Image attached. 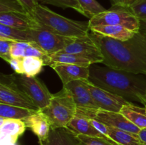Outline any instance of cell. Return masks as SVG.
<instances>
[{
    "label": "cell",
    "instance_id": "obj_1",
    "mask_svg": "<svg viewBox=\"0 0 146 145\" xmlns=\"http://www.w3.org/2000/svg\"><path fill=\"white\" fill-rule=\"evenodd\" d=\"M104 56L102 64L109 68L146 75V40L139 32L126 41L104 36L90 31Z\"/></svg>",
    "mask_w": 146,
    "mask_h": 145
},
{
    "label": "cell",
    "instance_id": "obj_2",
    "mask_svg": "<svg viewBox=\"0 0 146 145\" xmlns=\"http://www.w3.org/2000/svg\"><path fill=\"white\" fill-rule=\"evenodd\" d=\"M88 80L129 102H140V97L146 94V75L113 69L105 65L92 64Z\"/></svg>",
    "mask_w": 146,
    "mask_h": 145
},
{
    "label": "cell",
    "instance_id": "obj_3",
    "mask_svg": "<svg viewBox=\"0 0 146 145\" xmlns=\"http://www.w3.org/2000/svg\"><path fill=\"white\" fill-rule=\"evenodd\" d=\"M40 28L71 38L84 36L89 33L88 23L70 19L38 4L31 14Z\"/></svg>",
    "mask_w": 146,
    "mask_h": 145
},
{
    "label": "cell",
    "instance_id": "obj_4",
    "mask_svg": "<svg viewBox=\"0 0 146 145\" xmlns=\"http://www.w3.org/2000/svg\"><path fill=\"white\" fill-rule=\"evenodd\" d=\"M77 105L71 92L65 87L56 94H53L48 106L41 109L46 116L51 128L67 127L75 116Z\"/></svg>",
    "mask_w": 146,
    "mask_h": 145
},
{
    "label": "cell",
    "instance_id": "obj_5",
    "mask_svg": "<svg viewBox=\"0 0 146 145\" xmlns=\"http://www.w3.org/2000/svg\"><path fill=\"white\" fill-rule=\"evenodd\" d=\"M89 28L100 25H120L139 32L141 21L128 8L112 7L110 9L95 16L88 21Z\"/></svg>",
    "mask_w": 146,
    "mask_h": 145
},
{
    "label": "cell",
    "instance_id": "obj_6",
    "mask_svg": "<svg viewBox=\"0 0 146 145\" xmlns=\"http://www.w3.org/2000/svg\"><path fill=\"white\" fill-rule=\"evenodd\" d=\"M13 75L16 82L31 100L37 109L41 110L48 106L53 94L41 79L36 76L29 77L17 72L13 73Z\"/></svg>",
    "mask_w": 146,
    "mask_h": 145
},
{
    "label": "cell",
    "instance_id": "obj_7",
    "mask_svg": "<svg viewBox=\"0 0 146 145\" xmlns=\"http://www.w3.org/2000/svg\"><path fill=\"white\" fill-rule=\"evenodd\" d=\"M0 103L38 109L16 82L13 74L0 75ZM39 110V109H38Z\"/></svg>",
    "mask_w": 146,
    "mask_h": 145
},
{
    "label": "cell",
    "instance_id": "obj_8",
    "mask_svg": "<svg viewBox=\"0 0 146 145\" xmlns=\"http://www.w3.org/2000/svg\"><path fill=\"white\" fill-rule=\"evenodd\" d=\"M77 112L90 117L95 118L106 125L138 134L141 129L128 120L121 112H111L101 109H85L77 107Z\"/></svg>",
    "mask_w": 146,
    "mask_h": 145
},
{
    "label": "cell",
    "instance_id": "obj_9",
    "mask_svg": "<svg viewBox=\"0 0 146 145\" xmlns=\"http://www.w3.org/2000/svg\"><path fill=\"white\" fill-rule=\"evenodd\" d=\"M29 31L30 41L36 43L49 55L62 51L76 38L58 35L42 28L29 29Z\"/></svg>",
    "mask_w": 146,
    "mask_h": 145
},
{
    "label": "cell",
    "instance_id": "obj_10",
    "mask_svg": "<svg viewBox=\"0 0 146 145\" xmlns=\"http://www.w3.org/2000/svg\"><path fill=\"white\" fill-rule=\"evenodd\" d=\"M58 53L74 54L89 60L94 64L102 63L104 61L101 49L91 38L89 33L84 36L76 38L72 43Z\"/></svg>",
    "mask_w": 146,
    "mask_h": 145
},
{
    "label": "cell",
    "instance_id": "obj_11",
    "mask_svg": "<svg viewBox=\"0 0 146 145\" xmlns=\"http://www.w3.org/2000/svg\"><path fill=\"white\" fill-rule=\"evenodd\" d=\"M88 87L98 109L111 112H120L123 107L131 103L122 97L96 86L88 80H84Z\"/></svg>",
    "mask_w": 146,
    "mask_h": 145
},
{
    "label": "cell",
    "instance_id": "obj_12",
    "mask_svg": "<svg viewBox=\"0 0 146 145\" xmlns=\"http://www.w3.org/2000/svg\"><path fill=\"white\" fill-rule=\"evenodd\" d=\"M8 63L15 72L29 77L36 76L46 65L44 60L34 56L12 57Z\"/></svg>",
    "mask_w": 146,
    "mask_h": 145
},
{
    "label": "cell",
    "instance_id": "obj_13",
    "mask_svg": "<svg viewBox=\"0 0 146 145\" xmlns=\"http://www.w3.org/2000/svg\"><path fill=\"white\" fill-rule=\"evenodd\" d=\"M27 127L21 119H5L0 117L1 144H17L19 137L24 134Z\"/></svg>",
    "mask_w": 146,
    "mask_h": 145
},
{
    "label": "cell",
    "instance_id": "obj_14",
    "mask_svg": "<svg viewBox=\"0 0 146 145\" xmlns=\"http://www.w3.org/2000/svg\"><path fill=\"white\" fill-rule=\"evenodd\" d=\"M50 67L58 75L63 86L77 80H85L89 79L90 67L71 64H54Z\"/></svg>",
    "mask_w": 146,
    "mask_h": 145
},
{
    "label": "cell",
    "instance_id": "obj_15",
    "mask_svg": "<svg viewBox=\"0 0 146 145\" xmlns=\"http://www.w3.org/2000/svg\"><path fill=\"white\" fill-rule=\"evenodd\" d=\"M71 92L77 107L85 109H98L88 87L81 80L72 81L64 85Z\"/></svg>",
    "mask_w": 146,
    "mask_h": 145
},
{
    "label": "cell",
    "instance_id": "obj_16",
    "mask_svg": "<svg viewBox=\"0 0 146 145\" xmlns=\"http://www.w3.org/2000/svg\"><path fill=\"white\" fill-rule=\"evenodd\" d=\"M39 145H83L78 134L68 127L51 128L48 137Z\"/></svg>",
    "mask_w": 146,
    "mask_h": 145
},
{
    "label": "cell",
    "instance_id": "obj_17",
    "mask_svg": "<svg viewBox=\"0 0 146 145\" xmlns=\"http://www.w3.org/2000/svg\"><path fill=\"white\" fill-rule=\"evenodd\" d=\"M11 57H38L44 60L46 65H49V55L44 52L36 43L32 41H13L11 45Z\"/></svg>",
    "mask_w": 146,
    "mask_h": 145
},
{
    "label": "cell",
    "instance_id": "obj_18",
    "mask_svg": "<svg viewBox=\"0 0 146 145\" xmlns=\"http://www.w3.org/2000/svg\"><path fill=\"white\" fill-rule=\"evenodd\" d=\"M0 24L21 29H36L40 26L31 14L14 12L0 13Z\"/></svg>",
    "mask_w": 146,
    "mask_h": 145
},
{
    "label": "cell",
    "instance_id": "obj_19",
    "mask_svg": "<svg viewBox=\"0 0 146 145\" xmlns=\"http://www.w3.org/2000/svg\"><path fill=\"white\" fill-rule=\"evenodd\" d=\"M27 128L31 129L38 137V142L44 141L48 137L51 130V125L48 118L41 110L23 119Z\"/></svg>",
    "mask_w": 146,
    "mask_h": 145
},
{
    "label": "cell",
    "instance_id": "obj_20",
    "mask_svg": "<svg viewBox=\"0 0 146 145\" xmlns=\"http://www.w3.org/2000/svg\"><path fill=\"white\" fill-rule=\"evenodd\" d=\"M67 127L77 134H84L96 137H108L96 129L90 122L89 117L77 112Z\"/></svg>",
    "mask_w": 146,
    "mask_h": 145
},
{
    "label": "cell",
    "instance_id": "obj_21",
    "mask_svg": "<svg viewBox=\"0 0 146 145\" xmlns=\"http://www.w3.org/2000/svg\"><path fill=\"white\" fill-rule=\"evenodd\" d=\"M90 31L104 36L121 41L131 39L138 32L120 25H100L90 28Z\"/></svg>",
    "mask_w": 146,
    "mask_h": 145
},
{
    "label": "cell",
    "instance_id": "obj_22",
    "mask_svg": "<svg viewBox=\"0 0 146 145\" xmlns=\"http://www.w3.org/2000/svg\"><path fill=\"white\" fill-rule=\"evenodd\" d=\"M133 124L140 129L146 128V107H141L133 102L124 105L120 111Z\"/></svg>",
    "mask_w": 146,
    "mask_h": 145
},
{
    "label": "cell",
    "instance_id": "obj_23",
    "mask_svg": "<svg viewBox=\"0 0 146 145\" xmlns=\"http://www.w3.org/2000/svg\"><path fill=\"white\" fill-rule=\"evenodd\" d=\"M38 109H29L26 107L0 103V117L5 119H21L36 112Z\"/></svg>",
    "mask_w": 146,
    "mask_h": 145
},
{
    "label": "cell",
    "instance_id": "obj_24",
    "mask_svg": "<svg viewBox=\"0 0 146 145\" xmlns=\"http://www.w3.org/2000/svg\"><path fill=\"white\" fill-rule=\"evenodd\" d=\"M108 136L120 145H143L138 134L111 127H108Z\"/></svg>",
    "mask_w": 146,
    "mask_h": 145
},
{
    "label": "cell",
    "instance_id": "obj_25",
    "mask_svg": "<svg viewBox=\"0 0 146 145\" xmlns=\"http://www.w3.org/2000/svg\"><path fill=\"white\" fill-rule=\"evenodd\" d=\"M50 57V63L48 66L54 64H71L81 66L90 67L93 63L91 61L82 57L71 53H56L51 54Z\"/></svg>",
    "mask_w": 146,
    "mask_h": 145
},
{
    "label": "cell",
    "instance_id": "obj_26",
    "mask_svg": "<svg viewBox=\"0 0 146 145\" xmlns=\"http://www.w3.org/2000/svg\"><path fill=\"white\" fill-rule=\"evenodd\" d=\"M0 39L11 41H30L29 29H21L0 24Z\"/></svg>",
    "mask_w": 146,
    "mask_h": 145
},
{
    "label": "cell",
    "instance_id": "obj_27",
    "mask_svg": "<svg viewBox=\"0 0 146 145\" xmlns=\"http://www.w3.org/2000/svg\"><path fill=\"white\" fill-rule=\"evenodd\" d=\"M78 1L84 12L83 15L89 19L107 10L96 0H78Z\"/></svg>",
    "mask_w": 146,
    "mask_h": 145
},
{
    "label": "cell",
    "instance_id": "obj_28",
    "mask_svg": "<svg viewBox=\"0 0 146 145\" xmlns=\"http://www.w3.org/2000/svg\"><path fill=\"white\" fill-rule=\"evenodd\" d=\"M40 4H51L62 9L71 8L83 15L84 12L78 0H37Z\"/></svg>",
    "mask_w": 146,
    "mask_h": 145
},
{
    "label": "cell",
    "instance_id": "obj_29",
    "mask_svg": "<svg viewBox=\"0 0 146 145\" xmlns=\"http://www.w3.org/2000/svg\"><path fill=\"white\" fill-rule=\"evenodd\" d=\"M2 12L30 14L18 0H0V13Z\"/></svg>",
    "mask_w": 146,
    "mask_h": 145
},
{
    "label": "cell",
    "instance_id": "obj_30",
    "mask_svg": "<svg viewBox=\"0 0 146 145\" xmlns=\"http://www.w3.org/2000/svg\"><path fill=\"white\" fill-rule=\"evenodd\" d=\"M83 145H120L109 137H96L78 134Z\"/></svg>",
    "mask_w": 146,
    "mask_h": 145
},
{
    "label": "cell",
    "instance_id": "obj_31",
    "mask_svg": "<svg viewBox=\"0 0 146 145\" xmlns=\"http://www.w3.org/2000/svg\"><path fill=\"white\" fill-rule=\"evenodd\" d=\"M128 9L140 21H146V0H134Z\"/></svg>",
    "mask_w": 146,
    "mask_h": 145
},
{
    "label": "cell",
    "instance_id": "obj_32",
    "mask_svg": "<svg viewBox=\"0 0 146 145\" xmlns=\"http://www.w3.org/2000/svg\"><path fill=\"white\" fill-rule=\"evenodd\" d=\"M13 41L7 39H0V56L6 62L12 58L11 55V45Z\"/></svg>",
    "mask_w": 146,
    "mask_h": 145
},
{
    "label": "cell",
    "instance_id": "obj_33",
    "mask_svg": "<svg viewBox=\"0 0 146 145\" xmlns=\"http://www.w3.org/2000/svg\"><path fill=\"white\" fill-rule=\"evenodd\" d=\"M30 14L33 12L34 9L38 4L37 0H18Z\"/></svg>",
    "mask_w": 146,
    "mask_h": 145
},
{
    "label": "cell",
    "instance_id": "obj_34",
    "mask_svg": "<svg viewBox=\"0 0 146 145\" xmlns=\"http://www.w3.org/2000/svg\"><path fill=\"white\" fill-rule=\"evenodd\" d=\"M134 0H110L112 7H121L128 8Z\"/></svg>",
    "mask_w": 146,
    "mask_h": 145
},
{
    "label": "cell",
    "instance_id": "obj_35",
    "mask_svg": "<svg viewBox=\"0 0 146 145\" xmlns=\"http://www.w3.org/2000/svg\"><path fill=\"white\" fill-rule=\"evenodd\" d=\"M139 33L146 40V21H141V27H140Z\"/></svg>",
    "mask_w": 146,
    "mask_h": 145
},
{
    "label": "cell",
    "instance_id": "obj_36",
    "mask_svg": "<svg viewBox=\"0 0 146 145\" xmlns=\"http://www.w3.org/2000/svg\"><path fill=\"white\" fill-rule=\"evenodd\" d=\"M138 137L141 139L143 144H146V128L145 129H141L140 132L138 133Z\"/></svg>",
    "mask_w": 146,
    "mask_h": 145
},
{
    "label": "cell",
    "instance_id": "obj_37",
    "mask_svg": "<svg viewBox=\"0 0 146 145\" xmlns=\"http://www.w3.org/2000/svg\"><path fill=\"white\" fill-rule=\"evenodd\" d=\"M140 103H141L142 105H144V107H146V94L140 97Z\"/></svg>",
    "mask_w": 146,
    "mask_h": 145
},
{
    "label": "cell",
    "instance_id": "obj_38",
    "mask_svg": "<svg viewBox=\"0 0 146 145\" xmlns=\"http://www.w3.org/2000/svg\"><path fill=\"white\" fill-rule=\"evenodd\" d=\"M143 145H146V144H143Z\"/></svg>",
    "mask_w": 146,
    "mask_h": 145
}]
</instances>
